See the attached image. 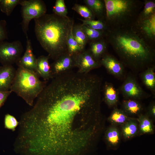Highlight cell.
Listing matches in <instances>:
<instances>
[{"instance_id":"obj_12","label":"cell","mask_w":155,"mask_h":155,"mask_svg":"<svg viewBox=\"0 0 155 155\" xmlns=\"http://www.w3.org/2000/svg\"><path fill=\"white\" fill-rule=\"evenodd\" d=\"M50 67L52 79L75 67L74 56L64 54L54 60Z\"/></svg>"},{"instance_id":"obj_30","label":"cell","mask_w":155,"mask_h":155,"mask_svg":"<svg viewBox=\"0 0 155 155\" xmlns=\"http://www.w3.org/2000/svg\"><path fill=\"white\" fill-rule=\"evenodd\" d=\"M79 19L82 22V25L96 30L106 32L108 29L105 23L100 20Z\"/></svg>"},{"instance_id":"obj_11","label":"cell","mask_w":155,"mask_h":155,"mask_svg":"<svg viewBox=\"0 0 155 155\" xmlns=\"http://www.w3.org/2000/svg\"><path fill=\"white\" fill-rule=\"evenodd\" d=\"M75 67L78 72L88 73L92 70L99 68L101 65L99 61L95 60L88 50H84L74 56Z\"/></svg>"},{"instance_id":"obj_14","label":"cell","mask_w":155,"mask_h":155,"mask_svg":"<svg viewBox=\"0 0 155 155\" xmlns=\"http://www.w3.org/2000/svg\"><path fill=\"white\" fill-rule=\"evenodd\" d=\"M16 70L12 65L0 66V91L10 90Z\"/></svg>"},{"instance_id":"obj_13","label":"cell","mask_w":155,"mask_h":155,"mask_svg":"<svg viewBox=\"0 0 155 155\" xmlns=\"http://www.w3.org/2000/svg\"><path fill=\"white\" fill-rule=\"evenodd\" d=\"M26 49L24 53L21 57L16 64L28 70L36 73L37 58L33 52L31 40L26 36Z\"/></svg>"},{"instance_id":"obj_5","label":"cell","mask_w":155,"mask_h":155,"mask_svg":"<svg viewBox=\"0 0 155 155\" xmlns=\"http://www.w3.org/2000/svg\"><path fill=\"white\" fill-rule=\"evenodd\" d=\"M36 72L18 66L10 90L22 98L29 106L46 85L47 81L40 80Z\"/></svg>"},{"instance_id":"obj_33","label":"cell","mask_w":155,"mask_h":155,"mask_svg":"<svg viewBox=\"0 0 155 155\" xmlns=\"http://www.w3.org/2000/svg\"><path fill=\"white\" fill-rule=\"evenodd\" d=\"M18 125L19 122L13 116L9 114L5 115L4 118L5 128L14 131Z\"/></svg>"},{"instance_id":"obj_25","label":"cell","mask_w":155,"mask_h":155,"mask_svg":"<svg viewBox=\"0 0 155 155\" xmlns=\"http://www.w3.org/2000/svg\"><path fill=\"white\" fill-rule=\"evenodd\" d=\"M154 13H155V1L144 0L143 7L140 12L136 21H140L147 19Z\"/></svg>"},{"instance_id":"obj_8","label":"cell","mask_w":155,"mask_h":155,"mask_svg":"<svg viewBox=\"0 0 155 155\" xmlns=\"http://www.w3.org/2000/svg\"><path fill=\"white\" fill-rule=\"evenodd\" d=\"M131 27L147 43L154 47L155 13L147 19L136 21Z\"/></svg>"},{"instance_id":"obj_15","label":"cell","mask_w":155,"mask_h":155,"mask_svg":"<svg viewBox=\"0 0 155 155\" xmlns=\"http://www.w3.org/2000/svg\"><path fill=\"white\" fill-rule=\"evenodd\" d=\"M103 99L109 107L115 106L119 100V91L111 83L105 82L103 87Z\"/></svg>"},{"instance_id":"obj_27","label":"cell","mask_w":155,"mask_h":155,"mask_svg":"<svg viewBox=\"0 0 155 155\" xmlns=\"http://www.w3.org/2000/svg\"><path fill=\"white\" fill-rule=\"evenodd\" d=\"M81 26L88 40L92 42L104 38L106 32L96 30L85 25Z\"/></svg>"},{"instance_id":"obj_1","label":"cell","mask_w":155,"mask_h":155,"mask_svg":"<svg viewBox=\"0 0 155 155\" xmlns=\"http://www.w3.org/2000/svg\"><path fill=\"white\" fill-rule=\"evenodd\" d=\"M23 114L16 138L28 155H83L104 128L101 108L80 85L63 83L44 88Z\"/></svg>"},{"instance_id":"obj_6","label":"cell","mask_w":155,"mask_h":155,"mask_svg":"<svg viewBox=\"0 0 155 155\" xmlns=\"http://www.w3.org/2000/svg\"><path fill=\"white\" fill-rule=\"evenodd\" d=\"M19 4L22 7V29L27 36L30 21L46 14V7L44 1L41 0H20Z\"/></svg>"},{"instance_id":"obj_35","label":"cell","mask_w":155,"mask_h":155,"mask_svg":"<svg viewBox=\"0 0 155 155\" xmlns=\"http://www.w3.org/2000/svg\"><path fill=\"white\" fill-rule=\"evenodd\" d=\"M11 92L10 90L7 91H0V108L3 105Z\"/></svg>"},{"instance_id":"obj_29","label":"cell","mask_w":155,"mask_h":155,"mask_svg":"<svg viewBox=\"0 0 155 155\" xmlns=\"http://www.w3.org/2000/svg\"><path fill=\"white\" fill-rule=\"evenodd\" d=\"M20 0H0V9L7 16H10Z\"/></svg>"},{"instance_id":"obj_32","label":"cell","mask_w":155,"mask_h":155,"mask_svg":"<svg viewBox=\"0 0 155 155\" xmlns=\"http://www.w3.org/2000/svg\"><path fill=\"white\" fill-rule=\"evenodd\" d=\"M53 13L60 16L67 17V9L64 0H57L53 8Z\"/></svg>"},{"instance_id":"obj_16","label":"cell","mask_w":155,"mask_h":155,"mask_svg":"<svg viewBox=\"0 0 155 155\" xmlns=\"http://www.w3.org/2000/svg\"><path fill=\"white\" fill-rule=\"evenodd\" d=\"M49 56L41 55L37 58L36 73L45 81L52 79Z\"/></svg>"},{"instance_id":"obj_20","label":"cell","mask_w":155,"mask_h":155,"mask_svg":"<svg viewBox=\"0 0 155 155\" xmlns=\"http://www.w3.org/2000/svg\"><path fill=\"white\" fill-rule=\"evenodd\" d=\"M155 65L148 68L141 72L140 77L145 86L154 94H155Z\"/></svg>"},{"instance_id":"obj_7","label":"cell","mask_w":155,"mask_h":155,"mask_svg":"<svg viewBox=\"0 0 155 155\" xmlns=\"http://www.w3.org/2000/svg\"><path fill=\"white\" fill-rule=\"evenodd\" d=\"M23 51V46L20 40L0 42V63L2 65L16 63Z\"/></svg>"},{"instance_id":"obj_23","label":"cell","mask_w":155,"mask_h":155,"mask_svg":"<svg viewBox=\"0 0 155 155\" xmlns=\"http://www.w3.org/2000/svg\"><path fill=\"white\" fill-rule=\"evenodd\" d=\"M137 122V119L131 120L122 125L121 133L124 138L129 139L137 134L138 131Z\"/></svg>"},{"instance_id":"obj_21","label":"cell","mask_w":155,"mask_h":155,"mask_svg":"<svg viewBox=\"0 0 155 155\" xmlns=\"http://www.w3.org/2000/svg\"><path fill=\"white\" fill-rule=\"evenodd\" d=\"M108 119L112 125H122L129 121L137 118L130 117L122 110L115 107Z\"/></svg>"},{"instance_id":"obj_26","label":"cell","mask_w":155,"mask_h":155,"mask_svg":"<svg viewBox=\"0 0 155 155\" xmlns=\"http://www.w3.org/2000/svg\"><path fill=\"white\" fill-rule=\"evenodd\" d=\"M73 25L69 31L67 39V53L70 55L74 56L80 53L83 50L75 39L73 34Z\"/></svg>"},{"instance_id":"obj_3","label":"cell","mask_w":155,"mask_h":155,"mask_svg":"<svg viewBox=\"0 0 155 155\" xmlns=\"http://www.w3.org/2000/svg\"><path fill=\"white\" fill-rule=\"evenodd\" d=\"M36 37L42 48L54 60L67 53V41L73 22L67 17L53 13L34 19Z\"/></svg>"},{"instance_id":"obj_2","label":"cell","mask_w":155,"mask_h":155,"mask_svg":"<svg viewBox=\"0 0 155 155\" xmlns=\"http://www.w3.org/2000/svg\"><path fill=\"white\" fill-rule=\"evenodd\" d=\"M104 38L125 67L136 73L155 65L154 47L147 43L131 26L108 28Z\"/></svg>"},{"instance_id":"obj_34","label":"cell","mask_w":155,"mask_h":155,"mask_svg":"<svg viewBox=\"0 0 155 155\" xmlns=\"http://www.w3.org/2000/svg\"><path fill=\"white\" fill-rule=\"evenodd\" d=\"M8 38L7 23L5 20H0V42Z\"/></svg>"},{"instance_id":"obj_4","label":"cell","mask_w":155,"mask_h":155,"mask_svg":"<svg viewBox=\"0 0 155 155\" xmlns=\"http://www.w3.org/2000/svg\"><path fill=\"white\" fill-rule=\"evenodd\" d=\"M106 7L104 22L108 28L131 26L144 5L140 0H104Z\"/></svg>"},{"instance_id":"obj_22","label":"cell","mask_w":155,"mask_h":155,"mask_svg":"<svg viewBox=\"0 0 155 155\" xmlns=\"http://www.w3.org/2000/svg\"><path fill=\"white\" fill-rule=\"evenodd\" d=\"M123 111L127 115H135L140 114L143 110L141 104L137 100L126 99L122 103Z\"/></svg>"},{"instance_id":"obj_28","label":"cell","mask_w":155,"mask_h":155,"mask_svg":"<svg viewBox=\"0 0 155 155\" xmlns=\"http://www.w3.org/2000/svg\"><path fill=\"white\" fill-rule=\"evenodd\" d=\"M72 32L75 39L81 48L84 50L88 40L82 29L81 25L73 26Z\"/></svg>"},{"instance_id":"obj_24","label":"cell","mask_w":155,"mask_h":155,"mask_svg":"<svg viewBox=\"0 0 155 155\" xmlns=\"http://www.w3.org/2000/svg\"><path fill=\"white\" fill-rule=\"evenodd\" d=\"M137 121L138 123V131L140 133L146 134L153 133L154 125L147 115L140 114Z\"/></svg>"},{"instance_id":"obj_31","label":"cell","mask_w":155,"mask_h":155,"mask_svg":"<svg viewBox=\"0 0 155 155\" xmlns=\"http://www.w3.org/2000/svg\"><path fill=\"white\" fill-rule=\"evenodd\" d=\"M72 9L85 20H94L95 17L92 12L87 6L75 4Z\"/></svg>"},{"instance_id":"obj_36","label":"cell","mask_w":155,"mask_h":155,"mask_svg":"<svg viewBox=\"0 0 155 155\" xmlns=\"http://www.w3.org/2000/svg\"><path fill=\"white\" fill-rule=\"evenodd\" d=\"M149 115L153 118L155 117V104L154 102L152 103L148 109Z\"/></svg>"},{"instance_id":"obj_18","label":"cell","mask_w":155,"mask_h":155,"mask_svg":"<svg viewBox=\"0 0 155 155\" xmlns=\"http://www.w3.org/2000/svg\"><path fill=\"white\" fill-rule=\"evenodd\" d=\"M108 44L104 38L91 42L88 51L95 60L99 61L106 53Z\"/></svg>"},{"instance_id":"obj_9","label":"cell","mask_w":155,"mask_h":155,"mask_svg":"<svg viewBox=\"0 0 155 155\" xmlns=\"http://www.w3.org/2000/svg\"><path fill=\"white\" fill-rule=\"evenodd\" d=\"M125 79L118 90L125 99L137 100L148 96L133 76L128 75Z\"/></svg>"},{"instance_id":"obj_17","label":"cell","mask_w":155,"mask_h":155,"mask_svg":"<svg viewBox=\"0 0 155 155\" xmlns=\"http://www.w3.org/2000/svg\"><path fill=\"white\" fill-rule=\"evenodd\" d=\"M105 138L108 146L112 149L117 148L121 141V133L116 125H112L106 129Z\"/></svg>"},{"instance_id":"obj_19","label":"cell","mask_w":155,"mask_h":155,"mask_svg":"<svg viewBox=\"0 0 155 155\" xmlns=\"http://www.w3.org/2000/svg\"><path fill=\"white\" fill-rule=\"evenodd\" d=\"M84 2L98 20L103 21L106 15V7L104 0H84Z\"/></svg>"},{"instance_id":"obj_10","label":"cell","mask_w":155,"mask_h":155,"mask_svg":"<svg viewBox=\"0 0 155 155\" xmlns=\"http://www.w3.org/2000/svg\"><path fill=\"white\" fill-rule=\"evenodd\" d=\"M99 61L110 74L119 79L125 78V67L113 55L106 53Z\"/></svg>"},{"instance_id":"obj_37","label":"cell","mask_w":155,"mask_h":155,"mask_svg":"<svg viewBox=\"0 0 155 155\" xmlns=\"http://www.w3.org/2000/svg\"></svg>"}]
</instances>
